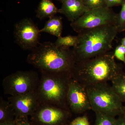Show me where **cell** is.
<instances>
[{"label": "cell", "instance_id": "6da1fadb", "mask_svg": "<svg viewBox=\"0 0 125 125\" xmlns=\"http://www.w3.org/2000/svg\"><path fill=\"white\" fill-rule=\"evenodd\" d=\"M122 71L116 62L113 53L108 52L93 58L76 62L72 75L85 88L111 81Z\"/></svg>", "mask_w": 125, "mask_h": 125}, {"label": "cell", "instance_id": "7a4b0ae2", "mask_svg": "<svg viewBox=\"0 0 125 125\" xmlns=\"http://www.w3.org/2000/svg\"><path fill=\"white\" fill-rule=\"evenodd\" d=\"M31 51L27 62L40 71L72 73L76 61L70 47L46 42L40 43Z\"/></svg>", "mask_w": 125, "mask_h": 125}, {"label": "cell", "instance_id": "3957f363", "mask_svg": "<svg viewBox=\"0 0 125 125\" xmlns=\"http://www.w3.org/2000/svg\"><path fill=\"white\" fill-rule=\"evenodd\" d=\"M118 33L116 25H107L85 30L78 34V42L72 52L75 61L95 57L110 51Z\"/></svg>", "mask_w": 125, "mask_h": 125}, {"label": "cell", "instance_id": "277c9868", "mask_svg": "<svg viewBox=\"0 0 125 125\" xmlns=\"http://www.w3.org/2000/svg\"><path fill=\"white\" fill-rule=\"evenodd\" d=\"M36 91L41 103L69 109L67 95L72 73L41 71Z\"/></svg>", "mask_w": 125, "mask_h": 125}, {"label": "cell", "instance_id": "5b68a950", "mask_svg": "<svg viewBox=\"0 0 125 125\" xmlns=\"http://www.w3.org/2000/svg\"><path fill=\"white\" fill-rule=\"evenodd\" d=\"M92 109L114 117L122 115L124 106L111 85L102 83L86 87Z\"/></svg>", "mask_w": 125, "mask_h": 125}, {"label": "cell", "instance_id": "8992f818", "mask_svg": "<svg viewBox=\"0 0 125 125\" xmlns=\"http://www.w3.org/2000/svg\"><path fill=\"white\" fill-rule=\"evenodd\" d=\"M39 79L38 74L33 71H16L3 80L4 93L15 96L33 92L37 89Z\"/></svg>", "mask_w": 125, "mask_h": 125}, {"label": "cell", "instance_id": "52a82bcc", "mask_svg": "<svg viewBox=\"0 0 125 125\" xmlns=\"http://www.w3.org/2000/svg\"><path fill=\"white\" fill-rule=\"evenodd\" d=\"M117 16L108 7L90 9L78 19L71 22V26L79 33L85 30L91 29L107 25H116Z\"/></svg>", "mask_w": 125, "mask_h": 125}, {"label": "cell", "instance_id": "ba28073f", "mask_svg": "<svg viewBox=\"0 0 125 125\" xmlns=\"http://www.w3.org/2000/svg\"><path fill=\"white\" fill-rule=\"evenodd\" d=\"M40 30L33 20L25 18L15 25L14 36L18 45L24 50L32 51L38 45Z\"/></svg>", "mask_w": 125, "mask_h": 125}, {"label": "cell", "instance_id": "9c48e42d", "mask_svg": "<svg viewBox=\"0 0 125 125\" xmlns=\"http://www.w3.org/2000/svg\"><path fill=\"white\" fill-rule=\"evenodd\" d=\"M69 109L75 113L92 109L86 88L72 76L67 95Z\"/></svg>", "mask_w": 125, "mask_h": 125}, {"label": "cell", "instance_id": "30bf717a", "mask_svg": "<svg viewBox=\"0 0 125 125\" xmlns=\"http://www.w3.org/2000/svg\"><path fill=\"white\" fill-rule=\"evenodd\" d=\"M8 101L16 117H27L33 114L40 104L36 90L20 95L10 96Z\"/></svg>", "mask_w": 125, "mask_h": 125}, {"label": "cell", "instance_id": "8fae6325", "mask_svg": "<svg viewBox=\"0 0 125 125\" xmlns=\"http://www.w3.org/2000/svg\"><path fill=\"white\" fill-rule=\"evenodd\" d=\"M68 110L54 105L40 103L34 112L39 122L45 125L60 124L66 118Z\"/></svg>", "mask_w": 125, "mask_h": 125}, {"label": "cell", "instance_id": "7c38bea8", "mask_svg": "<svg viewBox=\"0 0 125 125\" xmlns=\"http://www.w3.org/2000/svg\"><path fill=\"white\" fill-rule=\"evenodd\" d=\"M89 10L83 0H66L62 2L59 13L64 15L71 22L78 19Z\"/></svg>", "mask_w": 125, "mask_h": 125}, {"label": "cell", "instance_id": "4fadbf2b", "mask_svg": "<svg viewBox=\"0 0 125 125\" xmlns=\"http://www.w3.org/2000/svg\"><path fill=\"white\" fill-rule=\"evenodd\" d=\"M62 29V18L55 15L49 18L40 31L41 33H47L58 38L61 36Z\"/></svg>", "mask_w": 125, "mask_h": 125}, {"label": "cell", "instance_id": "5bb4252c", "mask_svg": "<svg viewBox=\"0 0 125 125\" xmlns=\"http://www.w3.org/2000/svg\"><path fill=\"white\" fill-rule=\"evenodd\" d=\"M59 10L51 0H41L36 11V17L40 20L49 18L59 13Z\"/></svg>", "mask_w": 125, "mask_h": 125}, {"label": "cell", "instance_id": "9a60e30c", "mask_svg": "<svg viewBox=\"0 0 125 125\" xmlns=\"http://www.w3.org/2000/svg\"><path fill=\"white\" fill-rule=\"evenodd\" d=\"M111 82L114 92L122 103H125V73L121 72Z\"/></svg>", "mask_w": 125, "mask_h": 125}, {"label": "cell", "instance_id": "2e32d148", "mask_svg": "<svg viewBox=\"0 0 125 125\" xmlns=\"http://www.w3.org/2000/svg\"><path fill=\"white\" fill-rule=\"evenodd\" d=\"M11 113L14 114L10 104L9 101L4 100L1 97L0 100V121L1 122L11 120L9 118V116Z\"/></svg>", "mask_w": 125, "mask_h": 125}, {"label": "cell", "instance_id": "e0dca14e", "mask_svg": "<svg viewBox=\"0 0 125 125\" xmlns=\"http://www.w3.org/2000/svg\"><path fill=\"white\" fill-rule=\"evenodd\" d=\"M96 115L94 125H115L116 118L110 115L99 112H94Z\"/></svg>", "mask_w": 125, "mask_h": 125}, {"label": "cell", "instance_id": "ac0fdd59", "mask_svg": "<svg viewBox=\"0 0 125 125\" xmlns=\"http://www.w3.org/2000/svg\"><path fill=\"white\" fill-rule=\"evenodd\" d=\"M78 42V36L68 35L64 37L61 36L58 38L54 43L58 46L70 47L75 46Z\"/></svg>", "mask_w": 125, "mask_h": 125}, {"label": "cell", "instance_id": "d6986e66", "mask_svg": "<svg viewBox=\"0 0 125 125\" xmlns=\"http://www.w3.org/2000/svg\"><path fill=\"white\" fill-rule=\"evenodd\" d=\"M121 6V11L117 16L116 26L118 33L125 31V0Z\"/></svg>", "mask_w": 125, "mask_h": 125}, {"label": "cell", "instance_id": "ffe728a7", "mask_svg": "<svg viewBox=\"0 0 125 125\" xmlns=\"http://www.w3.org/2000/svg\"><path fill=\"white\" fill-rule=\"evenodd\" d=\"M83 1L85 6L89 10L107 7L105 0H83Z\"/></svg>", "mask_w": 125, "mask_h": 125}, {"label": "cell", "instance_id": "44dd1931", "mask_svg": "<svg viewBox=\"0 0 125 125\" xmlns=\"http://www.w3.org/2000/svg\"><path fill=\"white\" fill-rule=\"evenodd\" d=\"M114 56L119 60L124 62L125 64V47L123 45H118L113 53Z\"/></svg>", "mask_w": 125, "mask_h": 125}, {"label": "cell", "instance_id": "7402d4cb", "mask_svg": "<svg viewBox=\"0 0 125 125\" xmlns=\"http://www.w3.org/2000/svg\"><path fill=\"white\" fill-rule=\"evenodd\" d=\"M70 125H90L88 119L85 116L76 117L71 122Z\"/></svg>", "mask_w": 125, "mask_h": 125}, {"label": "cell", "instance_id": "603a6c76", "mask_svg": "<svg viewBox=\"0 0 125 125\" xmlns=\"http://www.w3.org/2000/svg\"><path fill=\"white\" fill-rule=\"evenodd\" d=\"M125 0H105L107 7L108 8L121 5Z\"/></svg>", "mask_w": 125, "mask_h": 125}, {"label": "cell", "instance_id": "cb8c5ba5", "mask_svg": "<svg viewBox=\"0 0 125 125\" xmlns=\"http://www.w3.org/2000/svg\"><path fill=\"white\" fill-rule=\"evenodd\" d=\"M27 117H16L14 121L15 125H32L27 121Z\"/></svg>", "mask_w": 125, "mask_h": 125}, {"label": "cell", "instance_id": "d4e9b609", "mask_svg": "<svg viewBox=\"0 0 125 125\" xmlns=\"http://www.w3.org/2000/svg\"><path fill=\"white\" fill-rule=\"evenodd\" d=\"M115 125H125V116L122 114L116 119Z\"/></svg>", "mask_w": 125, "mask_h": 125}, {"label": "cell", "instance_id": "484cf974", "mask_svg": "<svg viewBox=\"0 0 125 125\" xmlns=\"http://www.w3.org/2000/svg\"><path fill=\"white\" fill-rule=\"evenodd\" d=\"M0 125H15L14 121L10 120L1 122Z\"/></svg>", "mask_w": 125, "mask_h": 125}, {"label": "cell", "instance_id": "4316f807", "mask_svg": "<svg viewBox=\"0 0 125 125\" xmlns=\"http://www.w3.org/2000/svg\"><path fill=\"white\" fill-rule=\"evenodd\" d=\"M121 44L125 47V37L123 38L121 40Z\"/></svg>", "mask_w": 125, "mask_h": 125}, {"label": "cell", "instance_id": "83f0119b", "mask_svg": "<svg viewBox=\"0 0 125 125\" xmlns=\"http://www.w3.org/2000/svg\"><path fill=\"white\" fill-rule=\"evenodd\" d=\"M122 114L125 116V106H123Z\"/></svg>", "mask_w": 125, "mask_h": 125}, {"label": "cell", "instance_id": "f1b7e54d", "mask_svg": "<svg viewBox=\"0 0 125 125\" xmlns=\"http://www.w3.org/2000/svg\"><path fill=\"white\" fill-rule=\"evenodd\" d=\"M58 0V1H60V2H64V1H65L66 0Z\"/></svg>", "mask_w": 125, "mask_h": 125}]
</instances>
